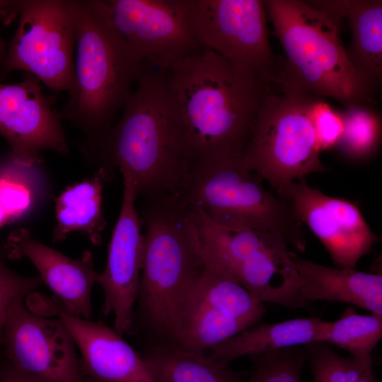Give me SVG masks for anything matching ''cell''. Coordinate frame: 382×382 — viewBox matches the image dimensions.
Returning a JSON list of instances; mask_svg holds the SVG:
<instances>
[{"label": "cell", "instance_id": "obj_1", "mask_svg": "<svg viewBox=\"0 0 382 382\" xmlns=\"http://www.w3.org/2000/svg\"><path fill=\"white\" fill-rule=\"evenodd\" d=\"M91 151L100 167L129 176L137 197L181 191L195 162L166 70L144 64L121 117Z\"/></svg>", "mask_w": 382, "mask_h": 382}, {"label": "cell", "instance_id": "obj_2", "mask_svg": "<svg viewBox=\"0 0 382 382\" xmlns=\"http://www.w3.org/2000/svg\"><path fill=\"white\" fill-rule=\"evenodd\" d=\"M166 73L195 163L242 158L272 87L247 67L204 48Z\"/></svg>", "mask_w": 382, "mask_h": 382}, {"label": "cell", "instance_id": "obj_3", "mask_svg": "<svg viewBox=\"0 0 382 382\" xmlns=\"http://www.w3.org/2000/svg\"><path fill=\"white\" fill-rule=\"evenodd\" d=\"M264 1L286 55L273 87L330 98L345 108L373 103L374 89L343 45L338 14L319 1Z\"/></svg>", "mask_w": 382, "mask_h": 382}, {"label": "cell", "instance_id": "obj_4", "mask_svg": "<svg viewBox=\"0 0 382 382\" xmlns=\"http://www.w3.org/2000/svg\"><path fill=\"white\" fill-rule=\"evenodd\" d=\"M75 25L74 88L59 112L86 135L90 148L112 125L144 63L115 31L100 0H69Z\"/></svg>", "mask_w": 382, "mask_h": 382}, {"label": "cell", "instance_id": "obj_5", "mask_svg": "<svg viewBox=\"0 0 382 382\" xmlns=\"http://www.w3.org/2000/svg\"><path fill=\"white\" fill-rule=\"evenodd\" d=\"M137 297L139 318L154 337L169 342L174 311L204 272L203 250L194 209L180 193L148 199Z\"/></svg>", "mask_w": 382, "mask_h": 382}, {"label": "cell", "instance_id": "obj_6", "mask_svg": "<svg viewBox=\"0 0 382 382\" xmlns=\"http://www.w3.org/2000/svg\"><path fill=\"white\" fill-rule=\"evenodd\" d=\"M263 181L245 167L242 158H218L195 163L179 193L221 228L279 233L289 244L304 251L303 224L283 199L266 189Z\"/></svg>", "mask_w": 382, "mask_h": 382}, {"label": "cell", "instance_id": "obj_7", "mask_svg": "<svg viewBox=\"0 0 382 382\" xmlns=\"http://www.w3.org/2000/svg\"><path fill=\"white\" fill-rule=\"evenodd\" d=\"M310 96L271 88L257 115L242 161L275 190L327 169L308 116Z\"/></svg>", "mask_w": 382, "mask_h": 382}, {"label": "cell", "instance_id": "obj_8", "mask_svg": "<svg viewBox=\"0 0 382 382\" xmlns=\"http://www.w3.org/2000/svg\"><path fill=\"white\" fill-rule=\"evenodd\" d=\"M197 43L241 65L272 87L281 69L270 45L265 1L177 0Z\"/></svg>", "mask_w": 382, "mask_h": 382}, {"label": "cell", "instance_id": "obj_9", "mask_svg": "<svg viewBox=\"0 0 382 382\" xmlns=\"http://www.w3.org/2000/svg\"><path fill=\"white\" fill-rule=\"evenodd\" d=\"M19 23L2 74L21 70L55 93L74 88L75 25L69 0L19 1Z\"/></svg>", "mask_w": 382, "mask_h": 382}, {"label": "cell", "instance_id": "obj_10", "mask_svg": "<svg viewBox=\"0 0 382 382\" xmlns=\"http://www.w3.org/2000/svg\"><path fill=\"white\" fill-rule=\"evenodd\" d=\"M0 345L2 357L23 373L47 382H86L75 342L64 323L32 311L25 300L11 306Z\"/></svg>", "mask_w": 382, "mask_h": 382}, {"label": "cell", "instance_id": "obj_11", "mask_svg": "<svg viewBox=\"0 0 382 382\" xmlns=\"http://www.w3.org/2000/svg\"><path fill=\"white\" fill-rule=\"evenodd\" d=\"M111 25L146 64L168 70L202 49L177 0H100Z\"/></svg>", "mask_w": 382, "mask_h": 382}, {"label": "cell", "instance_id": "obj_12", "mask_svg": "<svg viewBox=\"0 0 382 382\" xmlns=\"http://www.w3.org/2000/svg\"><path fill=\"white\" fill-rule=\"evenodd\" d=\"M276 193L320 241L337 267L355 269L378 239L357 206L311 187L304 178Z\"/></svg>", "mask_w": 382, "mask_h": 382}, {"label": "cell", "instance_id": "obj_13", "mask_svg": "<svg viewBox=\"0 0 382 382\" xmlns=\"http://www.w3.org/2000/svg\"><path fill=\"white\" fill-rule=\"evenodd\" d=\"M54 102L55 98L45 95L40 81L30 74L24 72L18 83H0V134L10 144L17 164L30 168L47 149L68 152Z\"/></svg>", "mask_w": 382, "mask_h": 382}, {"label": "cell", "instance_id": "obj_14", "mask_svg": "<svg viewBox=\"0 0 382 382\" xmlns=\"http://www.w3.org/2000/svg\"><path fill=\"white\" fill-rule=\"evenodd\" d=\"M121 209L113 229L104 270L97 283L104 292L102 313L112 314L114 329L120 335L129 333L134 325L142 265L143 224L136 208L137 198L131 178L122 175Z\"/></svg>", "mask_w": 382, "mask_h": 382}, {"label": "cell", "instance_id": "obj_15", "mask_svg": "<svg viewBox=\"0 0 382 382\" xmlns=\"http://www.w3.org/2000/svg\"><path fill=\"white\" fill-rule=\"evenodd\" d=\"M32 311L60 318L69 330L86 382H154L140 354L114 328L64 311L52 299L32 293L25 300Z\"/></svg>", "mask_w": 382, "mask_h": 382}, {"label": "cell", "instance_id": "obj_16", "mask_svg": "<svg viewBox=\"0 0 382 382\" xmlns=\"http://www.w3.org/2000/svg\"><path fill=\"white\" fill-rule=\"evenodd\" d=\"M289 243L280 233L252 231L238 251L231 274L258 303L296 310L308 308Z\"/></svg>", "mask_w": 382, "mask_h": 382}, {"label": "cell", "instance_id": "obj_17", "mask_svg": "<svg viewBox=\"0 0 382 382\" xmlns=\"http://www.w3.org/2000/svg\"><path fill=\"white\" fill-rule=\"evenodd\" d=\"M11 259L26 258L54 294L55 303L66 313L89 319L93 311L91 291L97 282L93 257L86 251L79 259L67 257L33 238L25 229L13 231L4 245Z\"/></svg>", "mask_w": 382, "mask_h": 382}, {"label": "cell", "instance_id": "obj_18", "mask_svg": "<svg viewBox=\"0 0 382 382\" xmlns=\"http://www.w3.org/2000/svg\"><path fill=\"white\" fill-rule=\"evenodd\" d=\"M289 255L299 277L301 295L307 303H345L382 317L381 274L322 265L302 259L291 250Z\"/></svg>", "mask_w": 382, "mask_h": 382}, {"label": "cell", "instance_id": "obj_19", "mask_svg": "<svg viewBox=\"0 0 382 382\" xmlns=\"http://www.w3.org/2000/svg\"><path fill=\"white\" fill-rule=\"evenodd\" d=\"M325 323L320 318L310 317L257 323L212 347L208 354L231 362L242 357L322 342Z\"/></svg>", "mask_w": 382, "mask_h": 382}, {"label": "cell", "instance_id": "obj_20", "mask_svg": "<svg viewBox=\"0 0 382 382\" xmlns=\"http://www.w3.org/2000/svg\"><path fill=\"white\" fill-rule=\"evenodd\" d=\"M351 30L349 59L368 84L377 86L382 76V1L379 0L322 1Z\"/></svg>", "mask_w": 382, "mask_h": 382}, {"label": "cell", "instance_id": "obj_21", "mask_svg": "<svg viewBox=\"0 0 382 382\" xmlns=\"http://www.w3.org/2000/svg\"><path fill=\"white\" fill-rule=\"evenodd\" d=\"M140 356L154 382H241L247 375L230 362L172 343L153 342Z\"/></svg>", "mask_w": 382, "mask_h": 382}, {"label": "cell", "instance_id": "obj_22", "mask_svg": "<svg viewBox=\"0 0 382 382\" xmlns=\"http://www.w3.org/2000/svg\"><path fill=\"white\" fill-rule=\"evenodd\" d=\"M112 173L99 167L93 176L67 187L56 199V220L53 239L59 242L67 234L80 231L94 245L101 242L105 226L102 199L105 185Z\"/></svg>", "mask_w": 382, "mask_h": 382}, {"label": "cell", "instance_id": "obj_23", "mask_svg": "<svg viewBox=\"0 0 382 382\" xmlns=\"http://www.w3.org/2000/svg\"><path fill=\"white\" fill-rule=\"evenodd\" d=\"M185 295L255 324L266 312L265 304L256 301L226 270L208 259L204 272Z\"/></svg>", "mask_w": 382, "mask_h": 382}, {"label": "cell", "instance_id": "obj_24", "mask_svg": "<svg viewBox=\"0 0 382 382\" xmlns=\"http://www.w3.org/2000/svg\"><path fill=\"white\" fill-rule=\"evenodd\" d=\"M382 337V317L358 313L347 307L340 317L326 321L322 342L347 351L352 357L371 355Z\"/></svg>", "mask_w": 382, "mask_h": 382}, {"label": "cell", "instance_id": "obj_25", "mask_svg": "<svg viewBox=\"0 0 382 382\" xmlns=\"http://www.w3.org/2000/svg\"><path fill=\"white\" fill-rule=\"evenodd\" d=\"M341 114L343 131L336 146L349 159H368L377 150L381 140L379 116L365 105L347 107Z\"/></svg>", "mask_w": 382, "mask_h": 382}, {"label": "cell", "instance_id": "obj_26", "mask_svg": "<svg viewBox=\"0 0 382 382\" xmlns=\"http://www.w3.org/2000/svg\"><path fill=\"white\" fill-rule=\"evenodd\" d=\"M304 347L313 382H361L374 370L371 355L345 357L324 342L311 343Z\"/></svg>", "mask_w": 382, "mask_h": 382}, {"label": "cell", "instance_id": "obj_27", "mask_svg": "<svg viewBox=\"0 0 382 382\" xmlns=\"http://www.w3.org/2000/svg\"><path fill=\"white\" fill-rule=\"evenodd\" d=\"M253 366L241 382H302L306 361L304 346L270 351L249 357Z\"/></svg>", "mask_w": 382, "mask_h": 382}, {"label": "cell", "instance_id": "obj_28", "mask_svg": "<svg viewBox=\"0 0 382 382\" xmlns=\"http://www.w3.org/2000/svg\"><path fill=\"white\" fill-rule=\"evenodd\" d=\"M307 112L319 151L336 146L343 131L341 112L332 109L323 98L311 96Z\"/></svg>", "mask_w": 382, "mask_h": 382}, {"label": "cell", "instance_id": "obj_29", "mask_svg": "<svg viewBox=\"0 0 382 382\" xmlns=\"http://www.w3.org/2000/svg\"><path fill=\"white\" fill-rule=\"evenodd\" d=\"M42 284L40 277L15 273L0 258V337L11 306L25 300Z\"/></svg>", "mask_w": 382, "mask_h": 382}, {"label": "cell", "instance_id": "obj_30", "mask_svg": "<svg viewBox=\"0 0 382 382\" xmlns=\"http://www.w3.org/2000/svg\"><path fill=\"white\" fill-rule=\"evenodd\" d=\"M0 382H47L28 375L11 365L3 357H0Z\"/></svg>", "mask_w": 382, "mask_h": 382}, {"label": "cell", "instance_id": "obj_31", "mask_svg": "<svg viewBox=\"0 0 382 382\" xmlns=\"http://www.w3.org/2000/svg\"><path fill=\"white\" fill-rule=\"evenodd\" d=\"M19 1H0V20L10 23L18 14ZM6 45L0 35V69L4 62Z\"/></svg>", "mask_w": 382, "mask_h": 382}, {"label": "cell", "instance_id": "obj_32", "mask_svg": "<svg viewBox=\"0 0 382 382\" xmlns=\"http://www.w3.org/2000/svg\"><path fill=\"white\" fill-rule=\"evenodd\" d=\"M13 219L14 217L8 199L0 180V228Z\"/></svg>", "mask_w": 382, "mask_h": 382}]
</instances>
